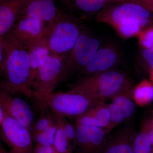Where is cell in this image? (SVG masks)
<instances>
[{
    "mask_svg": "<svg viewBox=\"0 0 153 153\" xmlns=\"http://www.w3.org/2000/svg\"><path fill=\"white\" fill-rule=\"evenodd\" d=\"M133 97L136 105L146 106L153 100V83L151 80L143 79L134 88Z\"/></svg>",
    "mask_w": 153,
    "mask_h": 153,
    "instance_id": "obj_20",
    "label": "cell"
},
{
    "mask_svg": "<svg viewBox=\"0 0 153 153\" xmlns=\"http://www.w3.org/2000/svg\"><path fill=\"white\" fill-rule=\"evenodd\" d=\"M58 11L55 0H26L19 17H37L48 25L55 19Z\"/></svg>",
    "mask_w": 153,
    "mask_h": 153,
    "instance_id": "obj_14",
    "label": "cell"
},
{
    "mask_svg": "<svg viewBox=\"0 0 153 153\" xmlns=\"http://www.w3.org/2000/svg\"><path fill=\"white\" fill-rule=\"evenodd\" d=\"M134 88L131 81L111 98L112 102L120 107L123 111L126 121L131 119L135 112L136 105L133 97Z\"/></svg>",
    "mask_w": 153,
    "mask_h": 153,
    "instance_id": "obj_19",
    "label": "cell"
},
{
    "mask_svg": "<svg viewBox=\"0 0 153 153\" xmlns=\"http://www.w3.org/2000/svg\"><path fill=\"white\" fill-rule=\"evenodd\" d=\"M131 80L116 69L82 77L68 91L95 97L105 100L112 98Z\"/></svg>",
    "mask_w": 153,
    "mask_h": 153,
    "instance_id": "obj_4",
    "label": "cell"
},
{
    "mask_svg": "<svg viewBox=\"0 0 153 153\" xmlns=\"http://www.w3.org/2000/svg\"><path fill=\"white\" fill-rule=\"evenodd\" d=\"M0 66L4 77L1 87L11 94L34 97L30 85L29 50L9 35L0 37Z\"/></svg>",
    "mask_w": 153,
    "mask_h": 153,
    "instance_id": "obj_1",
    "label": "cell"
},
{
    "mask_svg": "<svg viewBox=\"0 0 153 153\" xmlns=\"http://www.w3.org/2000/svg\"><path fill=\"white\" fill-rule=\"evenodd\" d=\"M152 148L149 135L141 129L137 133L134 140V153H151Z\"/></svg>",
    "mask_w": 153,
    "mask_h": 153,
    "instance_id": "obj_23",
    "label": "cell"
},
{
    "mask_svg": "<svg viewBox=\"0 0 153 153\" xmlns=\"http://www.w3.org/2000/svg\"><path fill=\"white\" fill-rule=\"evenodd\" d=\"M0 106L3 108L7 115L18 121L31 132L35 123L34 113L24 100L13 96L1 87Z\"/></svg>",
    "mask_w": 153,
    "mask_h": 153,
    "instance_id": "obj_12",
    "label": "cell"
},
{
    "mask_svg": "<svg viewBox=\"0 0 153 153\" xmlns=\"http://www.w3.org/2000/svg\"><path fill=\"white\" fill-rule=\"evenodd\" d=\"M111 118L109 106L104 101L75 118V124L106 128L110 123Z\"/></svg>",
    "mask_w": 153,
    "mask_h": 153,
    "instance_id": "obj_16",
    "label": "cell"
},
{
    "mask_svg": "<svg viewBox=\"0 0 153 153\" xmlns=\"http://www.w3.org/2000/svg\"><path fill=\"white\" fill-rule=\"evenodd\" d=\"M57 128L53 147L58 153H74L71 144L61 124L57 120Z\"/></svg>",
    "mask_w": 153,
    "mask_h": 153,
    "instance_id": "obj_21",
    "label": "cell"
},
{
    "mask_svg": "<svg viewBox=\"0 0 153 153\" xmlns=\"http://www.w3.org/2000/svg\"><path fill=\"white\" fill-rule=\"evenodd\" d=\"M99 23L109 25L123 39L137 37L142 30L153 25V13L133 1L111 3L96 15Z\"/></svg>",
    "mask_w": 153,
    "mask_h": 153,
    "instance_id": "obj_2",
    "label": "cell"
},
{
    "mask_svg": "<svg viewBox=\"0 0 153 153\" xmlns=\"http://www.w3.org/2000/svg\"></svg>",
    "mask_w": 153,
    "mask_h": 153,
    "instance_id": "obj_36",
    "label": "cell"
},
{
    "mask_svg": "<svg viewBox=\"0 0 153 153\" xmlns=\"http://www.w3.org/2000/svg\"><path fill=\"white\" fill-rule=\"evenodd\" d=\"M47 25L37 17H19L14 27L7 34L30 51L41 45Z\"/></svg>",
    "mask_w": 153,
    "mask_h": 153,
    "instance_id": "obj_8",
    "label": "cell"
},
{
    "mask_svg": "<svg viewBox=\"0 0 153 153\" xmlns=\"http://www.w3.org/2000/svg\"><path fill=\"white\" fill-rule=\"evenodd\" d=\"M36 98L45 108L50 109L55 114L74 119L105 100L95 97L68 91H54Z\"/></svg>",
    "mask_w": 153,
    "mask_h": 153,
    "instance_id": "obj_5",
    "label": "cell"
},
{
    "mask_svg": "<svg viewBox=\"0 0 153 153\" xmlns=\"http://www.w3.org/2000/svg\"><path fill=\"white\" fill-rule=\"evenodd\" d=\"M57 120L59 122L65 132L71 144L74 148V145L76 138V130L75 126H73L67 119V118L60 115L56 114Z\"/></svg>",
    "mask_w": 153,
    "mask_h": 153,
    "instance_id": "obj_28",
    "label": "cell"
},
{
    "mask_svg": "<svg viewBox=\"0 0 153 153\" xmlns=\"http://www.w3.org/2000/svg\"><path fill=\"white\" fill-rule=\"evenodd\" d=\"M30 63V85L33 92L38 88L39 71L41 63L51 55L49 49L44 45H37L29 51Z\"/></svg>",
    "mask_w": 153,
    "mask_h": 153,
    "instance_id": "obj_18",
    "label": "cell"
},
{
    "mask_svg": "<svg viewBox=\"0 0 153 153\" xmlns=\"http://www.w3.org/2000/svg\"><path fill=\"white\" fill-rule=\"evenodd\" d=\"M121 60L120 51L112 44L100 47L89 63L78 74L82 77L115 69Z\"/></svg>",
    "mask_w": 153,
    "mask_h": 153,
    "instance_id": "obj_11",
    "label": "cell"
},
{
    "mask_svg": "<svg viewBox=\"0 0 153 153\" xmlns=\"http://www.w3.org/2000/svg\"><path fill=\"white\" fill-rule=\"evenodd\" d=\"M57 125V117L54 112L43 114L34 124L31 133L32 135L44 131Z\"/></svg>",
    "mask_w": 153,
    "mask_h": 153,
    "instance_id": "obj_22",
    "label": "cell"
},
{
    "mask_svg": "<svg viewBox=\"0 0 153 153\" xmlns=\"http://www.w3.org/2000/svg\"><path fill=\"white\" fill-rule=\"evenodd\" d=\"M26 0H0V37L7 35L20 16Z\"/></svg>",
    "mask_w": 153,
    "mask_h": 153,
    "instance_id": "obj_15",
    "label": "cell"
},
{
    "mask_svg": "<svg viewBox=\"0 0 153 153\" xmlns=\"http://www.w3.org/2000/svg\"><path fill=\"white\" fill-rule=\"evenodd\" d=\"M139 3L153 13V0H131Z\"/></svg>",
    "mask_w": 153,
    "mask_h": 153,
    "instance_id": "obj_31",
    "label": "cell"
},
{
    "mask_svg": "<svg viewBox=\"0 0 153 153\" xmlns=\"http://www.w3.org/2000/svg\"><path fill=\"white\" fill-rule=\"evenodd\" d=\"M149 76L150 77V80L153 83V70L149 72Z\"/></svg>",
    "mask_w": 153,
    "mask_h": 153,
    "instance_id": "obj_34",
    "label": "cell"
},
{
    "mask_svg": "<svg viewBox=\"0 0 153 153\" xmlns=\"http://www.w3.org/2000/svg\"><path fill=\"white\" fill-rule=\"evenodd\" d=\"M131 0H62L66 6L83 18L96 14L108 5L117 2Z\"/></svg>",
    "mask_w": 153,
    "mask_h": 153,
    "instance_id": "obj_17",
    "label": "cell"
},
{
    "mask_svg": "<svg viewBox=\"0 0 153 153\" xmlns=\"http://www.w3.org/2000/svg\"><path fill=\"white\" fill-rule=\"evenodd\" d=\"M74 153H100L111 132L106 128L75 124Z\"/></svg>",
    "mask_w": 153,
    "mask_h": 153,
    "instance_id": "obj_9",
    "label": "cell"
},
{
    "mask_svg": "<svg viewBox=\"0 0 153 153\" xmlns=\"http://www.w3.org/2000/svg\"><path fill=\"white\" fill-rule=\"evenodd\" d=\"M137 133L134 127L127 125L109 135L100 153H134V143Z\"/></svg>",
    "mask_w": 153,
    "mask_h": 153,
    "instance_id": "obj_13",
    "label": "cell"
},
{
    "mask_svg": "<svg viewBox=\"0 0 153 153\" xmlns=\"http://www.w3.org/2000/svg\"><path fill=\"white\" fill-rule=\"evenodd\" d=\"M153 153V147L152 148V153Z\"/></svg>",
    "mask_w": 153,
    "mask_h": 153,
    "instance_id": "obj_35",
    "label": "cell"
},
{
    "mask_svg": "<svg viewBox=\"0 0 153 153\" xmlns=\"http://www.w3.org/2000/svg\"><path fill=\"white\" fill-rule=\"evenodd\" d=\"M0 153H13L12 152H8L4 148V147H3V145H2L1 143L0 144Z\"/></svg>",
    "mask_w": 153,
    "mask_h": 153,
    "instance_id": "obj_33",
    "label": "cell"
},
{
    "mask_svg": "<svg viewBox=\"0 0 153 153\" xmlns=\"http://www.w3.org/2000/svg\"><path fill=\"white\" fill-rule=\"evenodd\" d=\"M81 20L73 14L58 11L47 25L41 45L47 46L51 55L66 58L81 34Z\"/></svg>",
    "mask_w": 153,
    "mask_h": 153,
    "instance_id": "obj_3",
    "label": "cell"
},
{
    "mask_svg": "<svg viewBox=\"0 0 153 153\" xmlns=\"http://www.w3.org/2000/svg\"><path fill=\"white\" fill-rule=\"evenodd\" d=\"M137 37L139 46L141 48H153V25L142 30Z\"/></svg>",
    "mask_w": 153,
    "mask_h": 153,
    "instance_id": "obj_27",
    "label": "cell"
},
{
    "mask_svg": "<svg viewBox=\"0 0 153 153\" xmlns=\"http://www.w3.org/2000/svg\"><path fill=\"white\" fill-rule=\"evenodd\" d=\"M111 111V121L107 129L111 132L113 129L126 121L125 116L120 107L113 102L108 104Z\"/></svg>",
    "mask_w": 153,
    "mask_h": 153,
    "instance_id": "obj_25",
    "label": "cell"
},
{
    "mask_svg": "<svg viewBox=\"0 0 153 153\" xmlns=\"http://www.w3.org/2000/svg\"><path fill=\"white\" fill-rule=\"evenodd\" d=\"M100 44L98 38L82 28L79 38L64 60L60 82L69 79L84 68L92 59Z\"/></svg>",
    "mask_w": 153,
    "mask_h": 153,
    "instance_id": "obj_6",
    "label": "cell"
},
{
    "mask_svg": "<svg viewBox=\"0 0 153 153\" xmlns=\"http://www.w3.org/2000/svg\"><path fill=\"white\" fill-rule=\"evenodd\" d=\"M57 128V124L47 130L33 134L32 137L36 145L53 146Z\"/></svg>",
    "mask_w": 153,
    "mask_h": 153,
    "instance_id": "obj_24",
    "label": "cell"
},
{
    "mask_svg": "<svg viewBox=\"0 0 153 153\" xmlns=\"http://www.w3.org/2000/svg\"><path fill=\"white\" fill-rule=\"evenodd\" d=\"M0 126L1 139L7 145L10 152L33 153V137L27 128L8 115Z\"/></svg>",
    "mask_w": 153,
    "mask_h": 153,
    "instance_id": "obj_7",
    "label": "cell"
},
{
    "mask_svg": "<svg viewBox=\"0 0 153 153\" xmlns=\"http://www.w3.org/2000/svg\"><path fill=\"white\" fill-rule=\"evenodd\" d=\"M141 49L138 61V67L149 73L153 70V48Z\"/></svg>",
    "mask_w": 153,
    "mask_h": 153,
    "instance_id": "obj_26",
    "label": "cell"
},
{
    "mask_svg": "<svg viewBox=\"0 0 153 153\" xmlns=\"http://www.w3.org/2000/svg\"><path fill=\"white\" fill-rule=\"evenodd\" d=\"M141 129L149 135L153 147V119L146 121L142 127Z\"/></svg>",
    "mask_w": 153,
    "mask_h": 153,
    "instance_id": "obj_29",
    "label": "cell"
},
{
    "mask_svg": "<svg viewBox=\"0 0 153 153\" xmlns=\"http://www.w3.org/2000/svg\"><path fill=\"white\" fill-rule=\"evenodd\" d=\"M33 153H58L53 146L36 145Z\"/></svg>",
    "mask_w": 153,
    "mask_h": 153,
    "instance_id": "obj_30",
    "label": "cell"
},
{
    "mask_svg": "<svg viewBox=\"0 0 153 153\" xmlns=\"http://www.w3.org/2000/svg\"><path fill=\"white\" fill-rule=\"evenodd\" d=\"M65 59L50 55L44 59L39 69L38 87L34 93L35 98L54 92L60 82Z\"/></svg>",
    "mask_w": 153,
    "mask_h": 153,
    "instance_id": "obj_10",
    "label": "cell"
},
{
    "mask_svg": "<svg viewBox=\"0 0 153 153\" xmlns=\"http://www.w3.org/2000/svg\"><path fill=\"white\" fill-rule=\"evenodd\" d=\"M7 114L2 107L0 106V125L2 123L5 118Z\"/></svg>",
    "mask_w": 153,
    "mask_h": 153,
    "instance_id": "obj_32",
    "label": "cell"
}]
</instances>
